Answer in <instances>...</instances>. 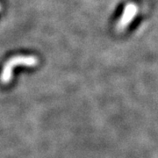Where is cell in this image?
I'll list each match as a JSON object with an SVG mask.
<instances>
[{"label": "cell", "instance_id": "7a4b0ae2", "mask_svg": "<svg viewBox=\"0 0 158 158\" xmlns=\"http://www.w3.org/2000/svg\"><path fill=\"white\" fill-rule=\"evenodd\" d=\"M137 11H138V8L135 4L129 3L125 6L121 18L119 19L117 24V29L118 31H123L130 23L132 22L134 18L136 16Z\"/></svg>", "mask_w": 158, "mask_h": 158}, {"label": "cell", "instance_id": "6da1fadb", "mask_svg": "<svg viewBox=\"0 0 158 158\" xmlns=\"http://www.w3.org/2000/svg\"><path fill=\"white\" fill-rule=\"evenodd\" d=\"M38 59L34 56H15L9 59L5 63L2 73L0 76V81L3 84H8L11 80L13 69L18 66L34 67L37 65Z\"/></svg>", "mask_w": 158, "mask_h": 158}, {"label": "cell", "instance_id": "3957f363", "mask_svg": "<svg viewBox=\"0 0 158 158\" xmlns=\"http://www.w3.org/2000/svg\"><path fill=\"white\" fill-rule=\"evenodd\" d=\"M0 11H1V6H0Z\"/></svg>", "mask_w": 158, "mask_h": 158}]
</instances>
